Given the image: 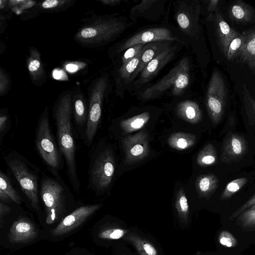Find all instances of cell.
Listing matches in <instances>:
<instances>
[{"mask_svg": "<svg viewBox=\"0 0 255 255\" xmlns=\"http://www.w3.org/2000/svg\"><path fill=\"white\" fill-rule=\"evenodd\" d=\"M172 4L177 31L185 46L190 48L201 63V4L197 0H177Z\"/></svg>", "mask_w": 255, "mask_h": 255, "instance_id": "3957f363", "label": "cell"}, {"mask_svg": "<svg viewBox=\"0 0 255 255\" xmlns=\"http://www.w3.org/2000/svg\"><path fill=\"white\" fill-rule=\"evenodd\" d=\"M178 48L172 44L158 54L142 70L128 90L136 94L145 88L146 85L174 58Z\"/></svg>", "mask_w": 255, "mask_h": 255, "instance_id": "8fae6325", "label": "cell"}, {"mask_svg": "<svg viewBox=\"0 0 255 255\" xmlns=\"http://www.w3.org/2000/svg\"><path fill=\"white\" fill-rule=\"evenodd\" d=\"M242 44V38L241 37L235 38L232 40L229 45L227 51V56L229 59L232 57L235 53L239 50Z\"/></svg>", "mask_w": 255, "mask_h": 255, "instance_id": "ab89813d", "label": "cell"}, {"mask_svg": "<svg viewBox=\"0 0 255 255\" xmlns=\"http://www.w3.org/2000/svg\"><path fill=\"white\" fill-rule=\"evenodd\" d=\"M255 205V194L247 201L240 207L237 209L229 217V219L233 220L237 218L241 213L248 208Z\"/></svg>", "mask_w": 255, "mask_h": 255, "instance_id": "f35d334b", "label": "cell"}, {"mask_svg": "<svg viewBox=\"0 0 255 255\" xmlns=\"http://www.w3.org/2000/svg\"><path fill=\"white\" fill-rule=\"evenodd\" d=\"M35 146L47 169L58 172L62 170L64 160L51 130L47 107L45 108L37 122Z\"/></svg>", "mask_w": 255, "mask_h": 255, "instance_id": "ba28073f", "label": "cell"}, {"mask_svg": "<svg viewBox=\"0 0 255 255\" xmlns=\"http://www.w3.org/2000/svg\"><path fill=\"white\" fill-rule=\"evenodd\" d=\"M133 23L119 13L94 15L79 28L74 39L85 48H97L118 38Z\"/></svg>", "mask_w": 255, "mask_h": 255, "instance_id": "7a4b0ae2", "label": "cell"}, {"mask_svg": "<svg viewBox=\"0 0 255 255\" xmlns=\"http://www.w3.org/2000/svg\"><path fill=\"white\" fill-rule=\"evenodd\" d=\"M175 205L179 218L186 223L188 220L189 208L186 193L182 187L176 194Z\"/></svg>", "mask_w": 255, "mask_h": 255, "instance_id": "f1b7e54d", "label": "cell"}, {"mask_svg": "<svg viewBox=\"0 0 255 255\" xmlns=\"http://www.w3.org/2000/svg\"><path fill=\"white\" fill-rule=\"evenodd\" d=\"M110 78L104 73L93 81L89 88L88 115L84 141L88 147L92 144L100 124L104 100L109 91Z\"/></svg>", "mask_w": 255, "mask_h": 255, "instance_id": "9c48e42d", "label": "cell"}, {"mask_svg": "<svg viewBox=\"0 0 255 255\" xmlns=\"http://www.w3.org/2000/svg\"><path fill=\"white\" fill-rule=\"evenodd\" d=\"M233 15L237 19H243L246 16L245 10L240 5H234L232 8Z\"/></svg>", "mask_w": 255, "mask_h": 255, "instance_id": "b9f144b4", "label": "cell"}, {"mask_svg": "<svg viewBox=\"0 0 255 255\" xmlns=\"http://www.w3.org/2000/svg\"><path fill=\"white\" fill-rule=\"evenodd\" d=\"M127 233V231L122 229H109L101 232L100 238L108 240H117L121 238Z\"/></svg>", "mask_w": 255, "mask_h": 255, "instance_id": "e575fe53", "label": "cell"}, {"mask_svg": "<svg viewBox=\"0 0 255 255\" xmlns=\"http://www.w3.org/2000/svg\"><path fill=\"white\" fill-rule=\"evenodd\" d=\"M175 111L180 118L192 124L199 123L202 118V112L199 105L191 100L183 101L179 103Z\"/></svg>", "mask_w": 255, "mask_h": 255, "instance_id": "44dd1931", "label": "cell"}, {"mask_svg": "<svg viewBox=\"0 0 255 255\" xmlns=\"http://www.w3.org/2000/svg\"><path fill=\"white\" fill-rule=\"evenodd\" d=\"M37 234V230L34 224L27 219L21 218L13 223L8 237L11 243H26L34 239Z\"/></svg>", "mask_w": 255, "mask_h": 255, "instance_id": "ac0fdd59", "label": "cell"}, {"mask_svg": "<svg viewBox=\"0 0 255 255\" xmlns=\"http://www.w3.org/2000/svg\"><path fill=\"white\" fill-rule=\"evenodd\" d=\"M3 159L31 207L39 210L40 168L15 151H10Z\"/></svg>", "mask_w": 255, "mask_h": 255, "instance_id": "8992f818", "label": "cell"}, {"mask_svg": "<svg viewBox=\"0 0 255 255\" xmlns=\"http://www.w3.org/2000/svg\"><path fill=\"white\" fill-rule=\"evenodd\" d=\"M11 210L10 207L2 202H0V227H2V220L3 217L8 214Z\"/></svg>", "mask_w": 255, "mask_h": 255, "instance_id": "7bdbcfd3", "label": "cell"}, {"mask_svg": "<svg viewBox=\"0 0 255 255\" xmlns=\"http://www.w3.org/2000/svg\"><path fill=\"white\" fill-rule=\"evenodd\" d=\"M0 190L3 191L13 202L18 204L21 203V198L14 188L9 177L2 171H0Z\"/></svg>", "mask_w": 255, "mask_h": 255, "instance_id": "f546056e", "label": "cell"}, {"mask_svg": "<svg viewBox=\"0 0 255 255\" xmlns=\"http://www.w3.org/2000/svg\"><path fill=\"white\" fill-rule=\"evenodd\" d=\"M150 113L145 111L130 118L122 120L120 127L126 133H130L141 129L150 119Z\"/></svg>", "mask_w": 255, "mask_h": 255, "instance_id": "d4e9b609", "label": "cell"}, {"mask_svg": "<svg viewBox=\"0 0 255 255\" xmlns=\"http://www.w3.org/2000/svg\"><path fill=\"white\" fill-rule=\"evenodd\" d=\"M116 162L112 148L98 144L90 153L87 189L97 195L106 192L115 175Z\"/></svg>", "mask_w": 255, "mask_h": 255, "instance_id": "52a82bcc", "label": "cell"}, {"mask_svg": "<svg viewBox=\"0 0 255 255\" xmlns=\"http://www.w3.org/2000/svg\"><path fill=\"white\" fill-rule=\"evenodd\" d=\"M142 51L128 63L120 66L115 74V94L123 98L130 84L132 76L137 68Z\"/></svg>", "mask_w": 255, "mask_h": 255, "instance_id": "e0dca14e", "label": "cell"}, {"mask_svg": "<svg viewBox=\"0 0 255 255\" xmlns=\"http://www.w3.org/2000/svg\"><path fill=\"white\" fill-rule=\"evenodd\" d=\"M73 114L77 129L84 139L88 121V108L80 91L73 96Z\"/></svg>", "mask_w": 255, "mask_h": 255, "instance_id": "ffe728a7", "label": "cell"}, {"mask_svg": "<svg viewBox=\"0 0 255 255\" xmlns=\"http://www.w3.org/2000/svg\"><path fill=\"white\" fill-rule=\"evenodd\" d=\"M248 182L246 177H241L233 180L229 182L220 196V200L225 201L232 197L239 191Z\"/></svg>", "mask_w": 255, "mask_h": 255, "instance_id": "4dcf8cb0", "label": "cell"}, {"mask_svg": "<svg viewBox=\"0 0 255 255\" xmlns=\"http://www.w3.org/2000/svg\"><path fill=\"white\" fill-rule=\"evenodd\" d=\"M78 69V67L75 64H68L66 65V69L70 72H74Z\"/></svg>", "mask_w": 255, "mask_h": 255, "instance_id": "bcb514c9", "label": "cell"}, {"mask_svg": "<svg viewBox=\"0 0 255 255\" xmlns=\"http://www.w3.org/2000/svg\"><path fill=\"white\" fill-rule=\"evenodd\" d=\"M104 5L110 6H115L120 5L123 1V0H99Z\"/></svg>", "mask_w": 255, "mask_h": 255, "instance_id": "ee69618b", "label": "cell"}, {"mask_svg": "<svg viewBox=\"0 0 255 255\" xmlns=\"http://www.w3.org/2000/svg\"><path fill=\"white\" fill-rule=\"evenodd\" d=\"M218 241L226 248H234L238 245L237 239L228 231H222L219 235Z\"/></svg>", "mask_w": 255, "mask_h": 255, "instance_id": "836d02e7", "label": "cell"}, {"mask_svg": "<svg viewBox=\"0 0 255 255\" xmlns=\"http://www.w3.org/2000/svg\"><path fill=\"white\" fill-rule=\"evenodd\" d=\"M196 139V136L193 134L178 132L172 133L168 137V143L173 149L182 150L193 146Z\"/></svg>", "mask_w": 255, "mask_h": 255, "instance_id": "484cf974", "label": "cell"}, {"mask_svg": "<svg viewBox=\"0 0 255 255\" xmlns=\"http://www.w3.org/2000/svg\"><path fill=\"white\" fill-rule=\"evenodd\" d=\"M27 69L31 80L35 84H40L45 79L46 74L38 51L33 47L30 48L27 59Z\"/></svg>", "mask_w": 255, "mask_h": 255, "instance_id": "7402d4cb", "label": "cell"}, {"mask_svg": "<svg viewBox=\"0 0 255 255\" xmlns=\"http://www.w3.org/2000/svg\"><path fill=\"white\" fill-rule=\"evenodd\" d=\"M248 145L241 134L230 132L226 136L222 146L220 160L224 163L240 161L246 154Z\"/></svg>", "mask_w": 255, "mask_h": 255, "instance_id": "2e32d148", "label": "cell"}, {"mask_svg": "<svg viewBox=\"0 0 255 255\" xmlns=\"http://www.w3.org/2000/svg\"><path fill=\"white\" fill-rule=\"evenodd\" d=\"M237 218L241 227L247 229L255 228V205L243 211Z\"/></svg>", "mask_w": 255, "mask_h": 255, "instance_id": "1f68e13d", "label": "cell"}, {"mask_svg": "<svg viewBox=\"0 0 255 255\" xmlns=\"http://www.w3.org/2000/svg\"><path fill=\"white\" fill-rule=\"evenodd\" d=\"M41 172L39 185V197L45 209L46 222L53 224L66 210L71 191L59 172L46 168Z\"/></svg>", "mask_w": 255, "mask_h": 255, "instance_id": "277c9868", "label": "cell"}, {"mask_svg": "<svg viewBox=\"0 0 255 255\" xmlns=\"http://www.w3.org/2000/svg\"><path fill=\"white\" fill-rule=\"evenodd\" d=\"M125 240L134 246L139 255H157L155 248L149 242L134 233H130Z\"/></svg>", "mask_w": 255, "mask_h": 255, "instance_id": "4316f807", "label": "cell"}, {"mask_svg": "<svg viewBox=\"0 0 255 255\" xmlns=\"http://www.w3.org/2000/svg\"><path fill=\"white\" fill-rule=\"evenodd\" d=\"M125 153V163L131 164L139 162L149 154V137L146 131H140L126 137L123 140Z\"/></svg>", "mask_w": 255, "mask_h": 255, "instance_id": "5bb4252c", "label": "cell"}, {"mask_svg": "<svg viewBox=\"0 0 255 255\" xmlns=\"http://www.w3.org/2000/svg\"><path fill=\"white\" fill-rule=\"evenodd\" d=\"M10 127L9 119L7 114H0V144H1L5 134Z\"/></svg>", "mask_w": 255, "mask_h": 255, "instance_id": "8d00e7d4", "label": "cell"}, {"mask_svg": "<svg viewBox=\"0 0 255 255\" xmlns=\"http://www.w3.org/2000/svg\"><path fill=\"white\" fill-rule=\"evenodd\" d=\"M218 1V0H210L209 1L208 6V10L209 11H211L214 10Z\"/></svg>", "mask_w": 255, "mask_h": 255, "instance_id": "c3c4849f", "label": "cell"}, {"mask_svg": "<svg viewBox=\"0 0 255 255\" xmlns=\"http://www.w3.org/2000/svg\"><path fill=\"white\" fill-rule=\"evenodd\" d=\"M216 148L211 143L206 145L199 152L196 161L202 167L212 166L217 162Z\"/></svg>", "mask_w": 255, "mask_h": 255, "instance_id": "83f0119b", "label": "cell"}, {"mask_svg": "<svg viewBox=\"0 0 255 255\" xmlns=\"http://www.w3.org/2000/svg\"><path fill=\"white\" fill-rule=\"evenodd\" d=\"M145 45L144 44H142L133 46L121 53L122 54V55L120 57L119 66H121L128 63L142 51Z\"/></svg>", "mask_w": 255, "mask_h": 255, "instance_id": "d6a6232c", "label": "cell"}, {"mask_svg": "<svg viewBox=\"0 0 255 255\" xmlns=\"http://www.w3.org/2000/svg\"><path fill=\"white\" fill-rule=\"evenodd\" d=\"M217 21V33L219 37V39H220L222 37L223 39H228V35H232L231 34V28L228 25V24L224 20H220L218 19L217 17L216 18H215Z\"/></svg>", "mask_w": 255, "mask_h": 255, "instance_id": "d590c367", "label": "cell"}, {"mask_svg": "<svg viewBox=\"0 0 255 255\" xmlns=\"http://www.w3.org/2000/svg\"><path fill=\"white\" fill-rule=\"evenodd\" d=\"M174 43L170 41H160L146 44L142 50L138 65L132 76L130 85L151 60Z\"/></svg>", "mask_w": 255, "mask_h": 255, "instance_id": "d6986e66", "label": "cell"}, {"mask_svg": "<svg viewBox=\"0 0 255 255\" xmlns=\"http://www.w3.org/2000/svg\"><path fill=\"white\" fill-rule=\"evenodd\" d=\"M67 1L58 0H46L42 2L41 6L44 9H51L62 5Z\"/></svg>", "mask_w": 255, "mask_h": 255, "instance_id": "60d3db41", "label": "cell"}, {"mask_svg": "<svg viewBox=\"0 0 255 255\" xmlns=\"http://www.w3.org/2000/svg\"><path fill=\"white\" fill-rule=\"evenodd\" d=\"M218 177L213 173L201 175L195 182L196 191L201 198H209L219 186Z\"/></svg>", "mask_w": 255, "mask_h": 255, "instance_id": "cb8c5ba5", "label": "cell"}, {"mask_svg": "<svg viewBox=\"0 0 255 255\" xmlns=\"http://www.w3.org/2000/svg\"><path fill=\"white\" fill-rule=\"evenodd\" d=\"M102 206L101 204L84 205L74 210L66 216L52 231V235L57 237L66 234L80 226Z\"/></svg>", "mask_w": 255, "mask_h": 255, "instance_id": "9a60e30c", "label": "cell"}, {"mask_svg": "<svg viewBox=\"0 0 255 255\" xmlns=\"http://www.w3.org/2000/svg\"><path fill=\"white\" fill-rule=\"evenodd\" d=\"M220 75L214 72L208 87L206 105L209 118L214 125L218 124L224 115L226 97Z\"/></svg>", "mask_w": 255, "mask_h": 255, "instance_id": "7c38bea8", "label": "cell"}, {"mask_svg": "<svg viewBox=\"0 0 255 255\" xmlns=\"http://www.w3.org/2000/svg\"><path fill=\"white\" fill-rule=\"evenodd\" d=\"M160 41H170L185 45L177 30H172L166 27H149L143 29L117 43L109 49V55L112 60H114L130 47Z\"/></svg>", "mask_w": 255, "mask_h": 255, "instance_id": "30bf717a", "label": "cell"}, {"mask_svg": "<svg viewBox=\"0 0 255 255\" xmlns=\"http://www.w3.org/2000/svg\"><path fill=\"white\" fill-rule=\"evenodd\" d=\"M9 79L4 69L0 68V94L1 96L5 95L9 88Z\"/></svg>", "mask_w": 255, "mask_h": 255, "instance_id": "74e56055", "label": "cell"}, {"mask_svg": "<svg viewBox=\"0 0 255 255\" xmlns=\"http://www.w3.org/2000/svg\"><path fill=\"white\" fill-rule=\"evenodd\" d=\"M64 73L62 71L55 70L53 73V76L56 79H61L63 77Z\"/></svg>", "mask_w": 255, "mask_h": 255, "instance_id": "7dc6e473", "label": "cell"}, {"mask_svg": "<svg viewBox=\"0 0 255 255\" xmlns=\"http://www.w3.org/2000/svg\"><path fill=\"white\" fill-rule=\"evenodd\" d=\"M166 2L165 0H142L131 7L129 20L133 23L139 18L157 21L162 17H167L170 7L166 9Z\"/></svg>", "mask_w": 255, "mask_h": 255, "instance_id": "4fadbf2b", "label": "cell"}, {"mask_svg": "<svg viewBox=\"0 0 255 255\" xmlns=\"http://www.w3.org/2000/svg\"><path fill=\"white\" fill-rule=\"evenodd\" d=\"M241 37L242 44L237 52L245 62L255 69V29Z\"/></svg>", "mask_w": 255, "mask_h": 255, "instance_id": "603a6c76", "label": "cell"}, {"mask_svg": "<svg viewBox=\"0 0 255 255\" xmlns=\"http://www.w3.org/2000/svg\"><path fill=\"white\" fill-rule=\"evenodd\" d=\"M73 94L70 91L61 93L52 109V117L56 128L59 149L65 162L67 174L73 189L81 191L76 163V142L72 123Z\"/></svg>", "mask_w": 255, "mask_h": 255, "instance_id": "6da1fadb", "label": "cell"}, {"mask_svg": "<svg viewBox=\"0 0 255 255\" xmlns=\"http://www.w3.org/2000/svg\"><path fill=\"white\" fill-rule=\"evenodd\" d=\"M0 200L3 203H10L11 200L3 191L0 190Z\"/></svg>", "mask_w": 255, "mask_h": 255, "instance_id": "f6af8a7d", "label": "cell"}, {"mask_svg": "<svg viewBox=\"0 0 255 255\" xmlns=\"http://www.w3.org/2000/svg\"><path fill=\"white\" fill-rule=\"evenodd\" d=\"M191 73L190 59L187 56L184 57L158 81L136 93L137 97L147 101L157 99L166 94L181 96L189 86Z\"/></svg>", "mask_w": 255, "mask_h": 255, "instance_id": "5b68a950", "label": "cell"}]
</instances>
